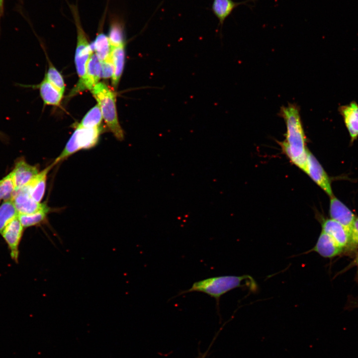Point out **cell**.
<instances>
[{
  "instance_id": "cell-28",
  "label": "cell",
  "mask_w": 358,
  "mask_h": 358,
  "mask_svg": "<svg viewBox=\"0 0 358 358\" xmlns=\"http://www.w3.org/2000/svg\"><path fill=\"white\" fill-rule=\"evenodd\" d=\"M4 12V0H0V19L3 16Z\"/></svg>"
},
{
  "instance_id": "cell-25",
  "label": "cell",
  "mask_w": 358,
  "mask_h": 358,
  "mask_svg": "<svg viewBox=\"0 0 358 358\" xmlns=\"http://www.w3.org/2000/svg\"><path fill=\"white\" fill-rule=\"evenodd\" d=\"M45 76L53 86L64 93L65 86L63 78L60 73L50 62L47 72L45 74Z\"/></svg>"
},
{
  "instance_id": "cell-4",
  "label": "cell",
  "mask_w": 358,
  "mask_h": 358,
  "mask_svg": "<svg viewBox=\"0 0 358 358\" xmlns=\"http://www.w3.org/2000/svg\"><path fill=\"white\" fill-rule=\"evenodd\" d=\"M100 132V127L84 128L77 125L64 150L53 164L56 165L80 150L94 147L98 141Z\"/></svg>"
},
{
  "instance_id": "cell-22",
  "label": "cell",
  "mask_w": 358,
  "mask_h": 358,
  "mask_svg": "<svg viewBox=\"0 0 358 358\" xmlns=\"http://www.w3.org/2000/svg\"><path fill=\"white\" fill-rule=\"evenodd\" d=\"M18 213L12 199L3 201L0 205V234Z\"/></svg>"
},
{
  "instance_id": "cell-30",
  "label": "cell",
  "mask_w": 358,
  "mask_h": 358,
  "mask_svg": "<svg viewBox=\"0 0 358 358\" xmlns=\"http://www.w3.org/2000/svg\"><path fill=\"white\" fill-rule=\"evenodd\" d=\"M1 133L0 132V137L3 136V135H1Z\"/></svg>"
},
{
  "instance_id": "cell-18",
  "label": "cell",
  "mask_w": 358,
  "mask_h": 358,
  "mask_svg": "<svg viewBox=\"0 0 358 358\" xmlns=\"http://www.w3.org/2000/svg\"><path fill=\"white\" fill-rule=\"evenodd\" d=\"M108 39L111 47L125 45L124 23L122 18L112 15L109 18Z\"/></svg>"
},
{
  "instance_id": "cell-5",
  "label": "cell",
  "mask_w": 358,
  "mask_h": 358,
  "mask_svg": "<svg viewBox=\"0 0 358 358\" xmlns=\"http://www.w3.org/2000/svg\"><path fill=\"white\" fill-rule=\"evenodd\" d=\"M69 6L77 29V42L75 62L77 74L80 79H81L85 76L87 64L92 54V48L89 43L87 36L82 27L77 6L70 4Z\"/></svg>"
},
{
  "instance_id": "cell-10",
  "label": "cell",
  "mask_w": 358,
  "mask_h": 358,
  "mask_svg": "<svg viewBox=\"0 0 358 358\" xmlns=\"http://www.w3.org/2000/svg\"><path fill=\"white\" fill-rule=\"evenodd\" d=\"M12 200L18 214H30L44 208L47 205L35 201L30 196L26 186L15 191Z\"/></svg>"
},
{
  "instance_id": "cell-19",
  "label": "cell",
  "mask_w": 358,
  "mask_h": 358,
  "mask_svg": "<svg viewBox=\"0 0 358 358\" xmlns=\"http://www.w3.org/2000/svg\"><path fill=\"white\" fill-rule=\"evenodd\" d=\"M111 56L114 65V73L112 77V84L117 87L124 69L125 62V45L111 47Z\"/></svg>"
},
{
  "instance_id": "cell-13",
  "label": "cell",
  "mask_w": 358,
  "mask_h": 358,
  "mask_svg": "<svg viewBox=\"0 0 358 358\" xmlns=\"http://www.w3.org/2000/svg\"><path fill=\"white\" fill-rule=\"evenodd\" d=\"M256 0H245L236 2L233 0H213L211 5V11L218 20V26L221 29L225 20L232 14L238 6L246 5L249 2H254Z\"/></svg>"
},
{
  "instance_id": "cell-11",
  "label": "cell",
  "mask_w": 358,
  "mask_h": 358,
  "mask_svg": "<svg viewBox=\"0 0 358 358\" xmlns=\"http://www.w3.org/2000/svg\"><path fill=\"white\" fill-rule=\"evenodd\" d=\"M330 197L329 213L331 219L342 225L350 234L356 217L347 206L334 195Z\"/></svg>"
},
{
  "instance_id": "cell-9",
  "label": "cell",
  "mask_w": 358,
  "mask_h": 358,
  "mask_svg": "<svg viewBox=\"0 0 358 358\" xmlns=\"http://www.w3.org/2000/svg\"><path fill=\"white\" fill-rule=\"evenodd\" d=\"M39 172L38 167L29 164L24 158L17 159L11 172L15 190L28 184Z\"/></svg>"
},
{
  "instance_id": "cell-14",
  "label": "cell",
  "mask_w": 358,
  "mask_h": 358,
  "mask_svg": "<svg viewBox=\"0 0 358 358\" xmlns=\"http://www.w3.org/2000/svg\"><path fill=\"white\" fill-rule=\"evenodd\" d=\"M343 250V247L322 230L315 245L310 251L316 252L324 258H331L340 255Z\"/></svg>"
},
{
  "instance_id": "cell-2",
  "label": "cell",
  "mask_w": 358,
  "mask_h": 358,
  "mask_svg": "<svg viewBox=\"0 0 358 358\" xmlns=\"http://www.w3.org/2000/svg\"><path fill=\"white\" fill-rule=\"evenodd\" d=\"M256 285L255 280L249 275L214 276L194 282L190 288L179 291L174 297L192 292L203 293L215 299L218 309L223 295L236 288L248 286L254 289Z\"/></svg>"
},
{
  "instance_id": "cell-15",
  "label": "cell",
  "mask_w": 358,
  "mask_h": 358,
  "mask_svg": "<svg viewBox=\"0 0 358 358\" xmlns=\"http://www.w3.org/2000/svg\"><path fill=\"white\" fill-rule=\"evenodd\" d=\"M22 87H31L38 89L40 95L45 104L59 106L63 98V93L53 86L44 77L42 82L37 85H25L18 84Z\"/></svg>"
},
{
  "instance_id": "cell-7",
  "label": "cell",
  "mask_w": 358,
  "mask_h": 358,
  "mask_svg": "<svg viewBox=\"0 0 358 358\" xmlns=\"http://www.w3.org/2000/svg\"><path fill=\"white\" fill-rule=\"evenodd\" d=\"M101 64L95 54H92L87 64L85 76L79 79L70 95H73L86 90H91L98 83L101 77Z\"/></svg>"
},
{
  "instance_id": "cell-24",
  "label": "cell",
  "mask_w": 358,
  "mask_h": 358,
  "mask_svg": "<svg viewBox=\"0 0 358 358\" xmlns=\"http://www.w3.org/2000/svg\"><path fill=\"white\" fill-rule=\"evenodd\" d=\"M15 187L11 172L0 179V203L12 199Z\"/></svg>"
},
{
  "instance_id": "cell-16",
  "label": "cell",
  "mask_w": 358,
  "mask_h": 358,
  "mask_svg": "<svg viewBox=\"0 0 358 358\" xmlns=\"http://www.w3.org/2000/svg\"><path fill=\"white\" fill-rule=\"evenodd\" d=\"M322 228L323 231L344 248L349 246L350 234L339 222L332 219L324 220L322 223Z\"/></svg>"
},
{
  "instance_id": "cell-3",
  "label": "cell",
  "mask_w": 358,
  "mask_h": 358,
  "mask_svg": "<svg viewBox=\"0 0 358 358\" xmlns=\"http://www.w3.org/2000/svg\"><path fill=\"white\" fill-rule=\"evenodd\" d=\"M90 91L100 106L108 128L117 140H123L124 132L118 121L115 92L102 82L98 83Z\"/></svg>"
},
{
  "instance_id": "cell-6",
  "label": "cell",
  "mask_w": 358,
  "mask_h": 358,
  "mask_svg": "<svg viewBox=\"0 0 358 358\" xmlns=\"http://www.w3.org/2000/svg\"><path fill=\"white\" fill-rule=\"evenodd\" d=\"M24 229L17 216L8 224L0 234L7 245L11 259L15 263L18 262L19 248Z\"/></svg>"
},
{
  "instance_id": "cell-27",
  "label": "cell",
  "mask_w": 358,
  "mask_h": 358,
  "mask_svg": "<svg viewBox=\"0 0 358 358\" xmlns=\"http://www.w3.org/2000/svg\"><path fill=\"white\" fill-rule=\"evenodd\" d=\"M353 248L358 247V217H356L350 233L349 246Z\"/></svg>"
},
{
  "instance_id": "cell-23",
  "label": "cell",
  "mask_w": 358,
  "mask_h": 358,
  "mask_svg": "<svg viewBox=\"0 0 358 358\" xmlns=\"http://www.w3.org/2000/svg\"><path fill=\"white\" fill-rule=\"evenodd\" d=\"M102 118L101 109L97 103L87 112L78 125L84 128L98 127Z\"/></svg>"
},
{
  "instance_id": "cell-8",
  "label": "cell",
  "mask_w": 358,
  "mask_h": 358,
  "mask_svg": "<svg viewBox=\"0 0 358 358\" xmlns=\"http://www.w3.org/2000/svg\"><path fill=\"white\" fill-rule=\"evenodd\" d=\"M305 173L330 197L334 195L330 178L315 157L309 151Z\"/></svg>"
},
{
  "instance_id": "cell-26",
  "label": "cell",
  "mask_w": 358,
  "mask_h": 358,
  "mask_svg": "<svg viewBox=\"0 0 358 358\" xmlns=\"http://www.w3.org/2000/svg\"><path fill=\"white\" fill-rule=\"evenodd\" d=\"M101 77L103 79H108L112 77L114 73V65L111 56L103 61L101 62Z\"/></svg>"
},
{
  "instance_id": "cell-17",
  "label": "cell",
  "mask_w": 358,
  "mask_h": 358,
  "mask_svg": "<svg viewBox=\"0 0 358 358\" xmlns=\"http://www.w3.org/2000/svg\"><path fill=\"white\" fill-rule=\"evenodd\" d=\"M55 166L52 163L40 171L39 173L26 185L31 197L36 202H41L46 189L48 174Z\"/></svg>"
},
{
  "instance_id": "cell-20",
  "label": "cell",
  "mask_w": 358,
  "mask_h": 358,
  "mask_svg": "<svg viewBox=\"0 0 358 358\" xmlns=\"http://www.w3.org/2000/svg\"><path fill=\"white\" fill-rule=\"evenodd\" d=\"M50 212L48 206L30 214H18V218L24 228L36 226L45 223Z\"/></svg>"
},
{
  "instance_id": "cell-1",
  "label": "cell",
  "mask_w": 358,
  "mask_h": 358,
  "mask_svg": "<svg viewBox=\"0 0 358 358\" xmlns=\"http://www.w3.org/2000/svg\"><path fill=\"white\" fill-rule=\"evenodd\" d=\"M278 115L286 126L285 139L279 143L282 151L291 163L305 173L309 150L306 148L299 109L295 104L288 103L280 108Z\"/></svg>"
},
{
  "instance_id": "cell-12",
  "label": "cell",
  "mask_w": 358,
  "mask_h": 358,
  "mask_svg": "<svg viewBox=\"0 0 358 358\" xmlns=\"http://www.w3.org/2000/svg\"><path fill=\"white\" fill-rule=\"evenodd\" d=\"M338 110L343 117L352 143L358 138V103L353 101L339 106Z\"/></svg>"
},
{
  "instance_id": "cell-31",
  "label": "cell",
  "mask_w": 358,
  "mask_h": 358,
  "mask_svg": "<svg viewBox=\"0 0 358 358\" xmlns=\"http://www.w3.org/2000/svg\"><path fill=\"white\" fill-rule=\"evenodd\" d=\"M201 358H205V357L203 356V357H202Z\"/></svg>"
},
{
  "instance_id": "cell-29",
  "label": "cell",
  "mask_w": 358,
  "mask_h": 358,
  "mask_svg": "<svg viewBox=\"0 0 358 358\" xmlns=\"http://www.w3.org/2000/svg\"><path fill=\"white\" fill-rule=\"evenodd\" d=\"M353 264H354V265L356 266L357 267V268H358V271H357V277H356V278H357V280H358V254H357V256H356V258H355V261H354Z\"/></svg>"
},
{
  "instance_id": "cell-21",
  "label": "cell",
  "mask_w": 358,
  "mask_h": 358,
  "mask_svg": "<svg viewBox=\"0 0 358 358\" xmlns=\"http://www.w3.org/2000/svg\"><path fill=\"white\" fill-rule=\"evenodd\" d=\"M99 32L91 45L96 56L99 61L102 62L110 56L111 47L108 36L102 32Z\"/></svg>"
}]
</instances>
